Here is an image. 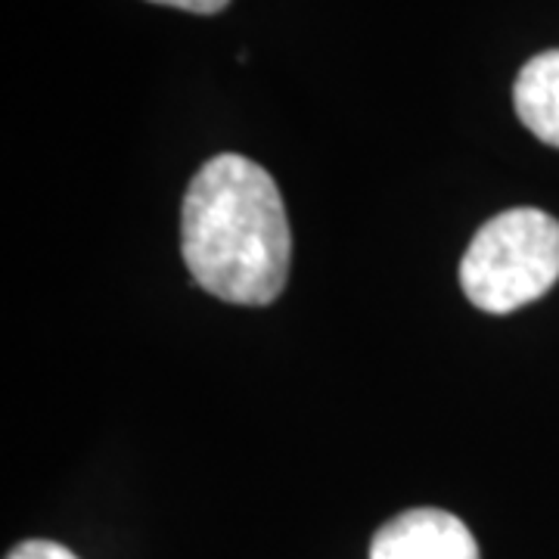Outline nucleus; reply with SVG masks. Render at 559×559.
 <instances>
[{"mask_svg":"<svg viewBox=\"0 0 559 559\" xmlns=\"http://www.w3.org/2000/svg\"><path fill=\"white\" fill-rule=\"evenodd\" d=\"M513 106L535 138L559 150V50L538 53L522 66L513 87Z\"/></svg>","mask_w":559,"mask_h":559,"instance_id":"nucleus-4","label":"nucleus"},{"mask_svg":"<svg viewBox=\"0 0 559 559\" xmlns=\"http://www.w3.org/2000/svg\"><path fill=\"white\" fill-rule=\"evenodd\" d=\"M180 255L205 293L230 305H271L286 289L293 237L274 178L259 162L221 153L190 180Z\"/></svg>","mask_w":559,"mask_h":559,"instance_id":"nucleus-1","label":"nucleus"},{"mask_svg":"<svg viewBox=\"0 0 559 559\" xmlns=\"http://www.w3.org/2000/svg\"><path fill=\"white\" fill-rule=\"evenodd\" d=\"M7 559H79L72 550H66L62 544L53 540H25L16 550H10Z\"/></svg>","mask_w":559,"mask_h":559,"instance_id":"nucleus-5","label":"nucleus"},{"mask_svg":"<svg viewBox=\"0 0 559 559\" xmlns=\"http://www.w3.org/2000/svg\"><path fill=\"white\" fill-rule=\"evenodd\" d=\"M559 280V221L540 209H510L485 221L460 261L466 299L488 314L538 301Z\"/></svg>","mask_w":559,"mask_h":559,"instance_id":"nucleus-2","label":"nucleus"},{"mask_svg":"<svg viewBox=\"0 0 559 559\" xmlns=\"http://www.w3.org/2000/svg\"><path fill=\"white\" fill-rule=\"evenodd\" d=\"M370 559H481L473 532L436 507L407 510L373 535Z\"/></svg>","mask_w":559,"mask_h":559,"instance_id":"nucleus-3","label":"nucleus"},{"mask_svg":"<svg viewBox=\"0 0 559 559\" xmlns=\"http://www.w3.org/2000/svg\"><path fill=\"white\" fill-rule=\"evenodd\" d=\"M150 3H162V7H178L187 13H200V16H212L221 13L230 0H150Z\"/></svg>","mask_w":559,"mask_h":559,"instance_id":"nucleus-6","label":"nucleus"}]
</instances>
